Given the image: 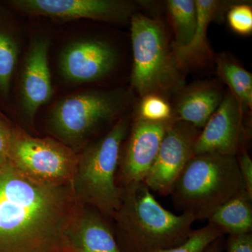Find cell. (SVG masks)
I'll return each instance as SVG.
<instances>
[{"mask_svg": "<svg viewBox=\"0 0 252 252\" xmlns=\"http://www.w3.org/2000/svg\"><path fill=\"white\" fill-rule=\"evenodd\" d=\"M122 204L112 217L122 252H157L178 246L193 231L194 217L164 208L144 182L123 189Z\"/></svg>", "mask_w": 252, "mask_h": 252, "instance_id": "cell-2", "label": "cell"}, {"mask_svg": "<svg viewBox=\"0 0 252 252\" xmlns=\"http://www.w3.org/2000/svg\"><path fill=\"white\" fill-rule=\"evenodd\" d=\"M180 92L172 118L199 130L203 128L216 112L225 95L216 84L206 81L191 84Z\"/></svg>", "mask_w": 252, "mask_h": 252, "instance_id": "cell-15", "label": "cell"}, {"mask_svg": "<svg viewBox=\"0 0 252 252\" xmlns=\"http://www.w3.org/2000/svg\"><path fill=\"white\" fill-rule=\"evenodd\" d=\"M200 130L188 123L174 120L163 139L144 183L151 191L167 196L194 156Z\"/></svg>", "mask_w": 252, "mask_h": 252, "instance_id": "cell-8", "label": "cell"}, {"mask_svg": "<svg viewBox=\"0 0 252 252\" xmlns=\"http://www.w3.org/2000/svg\"><path fill=\"white\" fill-rule=\"evenodd\" d=\"M130 22L132 89L141 97L152 94L165 97L180 92L185 79L163 23L140 13L132 15Z\"/></svg>", "mask_w": 252, "mask_h": 252, "instance_id": "cell-5", "label": "cell"}, {"mask_svg": "<svg viewBox=\"0 0 252 252\" xmlns=\"http://www.w3.org/2000/svg\"><path fill=\"white\" fill-rule=\"evenodd\" d=\"M219 77L229 87V92L238 101L244 114L252 107V75L236 61L225 54L216 59Z\"/></svg>", "mask_w": 252, "mask_h": 252, "instance_id": "cell-18", "label": "cell"}, {"mask_svg": "<svg viewBox=\"0 0 252 252\" xmlns=\"http://www.w3.org/2000/svg\"><path fill=\"white\" fill-rule=\"evenodd\" d=\"M18 57V46L9 33L0 30V92L8 94Z\"/></svg>", "mask_w": 252, "mask_h": 252, "instance_id": "cell-20", "label": "cell"}, {"mask_svg": "<svg viewBox=\"0 0 252 252\" xmlns=\"http://www.w3.org/2000/svg\"><path fill=\"white\" fill-rule=\"evenodd\" d=\"M240 175L247 192L252 197V160L245 147L240 149L236 155Z\"/></svg>", "mask_w": 252, "mask_h": 252, "instance_id": "cell-25", "label": "cell"}, {"mask_svg": "<svg viewBox=\"0 0 252 252\" xmlns=\"http://www.w3.org/2000/svg\"><path fill=\"white\" fill-rule=\"evenodd\" d=\"M225 235L217 239L208 247L205 252H223L224 250Z\"/></svg>", "mask_w": 252, "mask_h": 252, "instance_id": "cell-27", "label": "cell"}, {"mask_svg": "<svg viewBox=\"0 0 252 252\" xmlns=\"http://www.w3.org/2000/svg\"><path fill=\"white\" fill-rule=\"evenodd\" d=\"M124 89L72 94L55 106L49 128L58 140L77 152L101 127L119 119L132 101Z\"/></svg>", "mask_w": 252, "mask_h": 252, "instance_id": "cell-6", "label": "cell"}, {"mask_svg": "<svg viewBox=\"0 0 252 252\" xmlns=\"http://www.w3.org/2000/svg\"><path fill=\"white\" fill-rule=\"evenodd\" d=\"M13 130L14 128L0 117V167L4 166L9 161Z\"/></svg>", "mask_w": 252, "mask_h": 252, "instance_id": "cell-24", "label": "cell"}, {"mask_svg": "<svg viewBox=\"0 0 252 252\" xmlns=\"http://www.w3.org/2000/svg\"><path fill=\"white\" fill-rule=\"evenodd\" d=\"M245 135L243 109L231 93H226L199 133L194 155L210 153L236 157L244 147Z\"/></svg>", "mask_w": 252, "mask_h": 252, "instance_id": "cell-11", "label": "cell"}, {"mask_svg": "<svg viewBox=\"0 0 252 252\" xmlns=\"http://www.w3.org/2000/svg\"><path fill=\"white\" fill-rule=\"evenodd\" d=\"M227 20L232 31L240 35L252 32V9L247 4H234L227 11Z\"/></svg>", "mask_w": 252, "mask_h": 252, "instance_id": "cell-23", "label": "cell"}, {"mask_svg": "<svg viewBox=\"0 0 252 252\" xmlns=\"http://www.w3.org/2000/svg\"><path fill=\"white\" fill-rule=\"evenodd\" d=\"M197 9V26L193 40L186 47L172 49L174 56L181 68L188 64L211 56L212 52L207 41V31L209 25L227 13L234 4L232 1L220 0H195Z\"/></svg>", "mask_w": 252, "mask_h": 252, "instance_id": "cell-16", "label": "cell"}, {"mask_svg": "<svg viewBox=\"0 0 252 252\" xmlns=\"http://www.w3.org/2000/svg\"><path fill=\"white\" fill-rule=\"evenodd\" d=\"M80 204L72 185H49L0 167V252H71L67 233Z\"/></svg>", "mask_w": 252, "mask_h": 252, "instance_id": "cell-1", "label": "cell"}, {"mask_svg": "<svg viewBox=\"0 0 252 252\" xmlns=\"http://www.w3.org/2000/svg\"><path fill=\"white\" fill-rule=\"evenodd\" d=\"M130 130V119H118L102 137L88 144L80 154L72 187L78 203L112 219L122 204L123 189L117 174L123 144Z\"/></svg>", "mask_w": 252, "mask_h": 252, "instance_id": "cell-4", "label": "cell"}, {"mask_svg": "<svg viewBox=\"0 0 252 252\" xmlns=\"http://www.w3.org/2000/svg\"><path fill=\"white\" fill-rule=\"evenodd\" d=\"M207 220L224 235L251 233L252 197L243 190L219 207Z\"/></svg>", "mask_w": 252, "mask_h": 252, "instance_id": "cell-17", "label": "cell"}, {"mask_svg": "<svg viewBox=\"0 0 252 252\" xmlns=\"http://www.w3.org/2000/svg\"><path fill=\"white\" fill-rule=\"evenodd\" d=\"M173 121L152 122L136 118L121 152L117 174L121 189L144 182Z\"/></svg>", "mask_w": 252, "mask_h": 252, "instance_id": "cell-9", "label": "cell"}, {"mask_svg": "<svg viewBox=\"0 0 252 252\" xmlns=\"http://www.w3.org/2000/svg\"><path fill=\"white\" fill-rule=\"evenodd\" d=\"M67 237L71 252H122L105 217L87 205H79Z\"/></svg>", "mask_w": 252, "mask_h": 252, "instance_id": "cell-14", "label": "cell"}, {"mask_svg": "<svg viewBox=\"0 0 252 252\" xmlns=\"http://www.w3.org/2000/svg\"><path fill=\"white\" fill-rule=\"evenodd\" d=\"M244 190L236 157L202 154L192 157L170 195L176 209L195 220H207Z\"/></svg>", "mask_w": 252, "mask_h": 252, "instance_id": "cell-3", "label": "cell"}, {"mask_svg": "<svg viewBox=\"0 0 252 252\" xmlns=\"http://www.w3.org/2000/svg\"><path fill=\"white\" fill-rule=\"evenodd\" d=\"M172 114L171 106L165 97L152 94L142 97L137 118L148 122H164L173 119Z\"/></svg>", "mask_w": 252, "mask_h": 252, "instance_id": "cell-22", "label": "cell"}, {"mask_svg": "<svg viewBox=\"0 0 252 252\" xmlns=\"http://www.w3.org/2000/svg\"><path fill=\"white\" fill-rule=\"evenodd\" d=\"M118 53L107 41L86 39L69 44L60 58L63 77L74 83H91L104 79L113 72Z\"/></svg>", "mask_w": 252, "mask_h": 252, "instance_id": "cell-12", "label": "cell"}, {"mask_svg": "<svg viewBox=\"0 0 252 252\" xmlns=\"http://www.w3.org/2000/svg\"><path fill=\"white\" fill-rule=\"evenodd\" d=\"M9 4L26 14L63 21L90 18L124 22L137 9L135 3L120 0H13Z\"/></svg>", "mask_w": 252, "mask_h": 252, "instance_id": "cell-10", "label": "cell"}, {"mask_svg": "<svg viewBox=\"0 0 252 252\" xmlns=\"http://www.w3.org/2000/svg\"><path fill=\"white\" fill-rule=\"evenodd\" d=\"M226 252H252V233L228 235L225 240Z\"/></svg>", "mask_w": 252, "mask_h": 252, "instance_id": "cell-26", "label": "cell"}, {"mask_svg": "<svg viewBox=\"0 0 252 252\" xmlns=\"http://www.w3.org/2000/svg\"><path fill=\"white\" fill-rule=\"evenodd\" d=\"M49 49V41L46 38H37L32 44L25 61L21 77V101L25 115L31 120L53 94Z\"/></svg>", "mask_w": 252, "mask_h": 252, "instance_id": "cell-13", "label": "cell"}, {"mask_svg": "<svg viewBox=\"0 0 252 252\" xmlns=\"http://www.w3.org/2000/svg\"><path fill=\"white\" fill-rule=\"evenodd\" d=\"M166 5L175 35L172 49H182L193 40L196 29L195 0H168Z\"/></svg>", "mask_w": 252, "mask_h": 252, "instance_id": "cell-19", "label": "cell"}, {"mask_svg": "<svg viewBox=\"0 0 252 252\" xmlns=\"http://www.w3.org/2000/svg\"><path fill=\"white\" fill-rule=\"evenodd\" d=\"M225 235L217 226L208 223L199 229L193 230L183 243L157 252H205L214 241Z\"/></svg>", "mask_w": 252, "mask_h": 252, "instance_id": "cell-21", "label": "cell"}, {"mask_svg": "<svg viewBox=\"0 0 252 252\" xmlns=\"http://www.w3.org/2000/svg\"><path fill=\"white\" fill-rule=\"evenodd\" d=\"M9 162L21 173L49 185H72L78 154L56 139L32 137L14 128Z\"/></svg>", "mask_w": 252, "mask_h": 252, "instance_id": "cell-7", "label": "cell"}]
</instances>
